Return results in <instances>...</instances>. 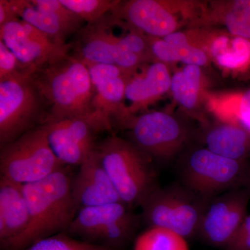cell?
<instances>
[{
  "label": "cell",
  "mask_w": 250,
  "mask_h": 250,
  "mask_svg": "<svg viewBox=\"0 0 250 250\" xmlns=\"http://www.w3.org/2000/svg\"><path fill=\"white\" fill-rule=\"evenodd\" d=\"M70 167L65 166L42 180L22 186L30 222L4 250H24L39 240L66 233L79 211L72 197Z\"/></svg>",
  "instance_id": "6da1fadb"
},
{
  "label": "cell",
  "mask_w": 250,
  "mask_h": 250,
  "mask_svg": "<svg viewBox=\"0 0 250 250\" xmlns=\"http://www.w3.org/2000/svg\"><path fill=\"white\" fill-rule=\"evenodd\" d=\"M32 76L47 105L44 123L70 118L92 121L95 91L84 62L70 52L42 65Z\"/></svg>",
  "instance_id": "7a4b0ae2"
},
{
  "label": "cell",
  "mask_w": 250,
  "mask_h": 250,
  "mask_svg": "<svg viewBox=\"0 0 250 250\" xmlns=\"http://www.w3.org/2000/svg\"><path fill=\"white\" fill-rule=\"evenodd\" d=\"M96 150L121 201L131 208L141 207L158 187L150 158L116 135L98 143Z\"/></svg>",
  "instance_id": "3957f363"
},
{
  "label": "cell",
  "mask_w": 250,
  "mask_h": 250,
  "mask_svg": "<svg viewBox=\"0 0 250 250\" xmlns=\"http://www.w3.org/2000/svg\"><path fill=\"white\" fill-rule=\"evenodd\" d=\"M47 115L32 73L0 80V147L44 124Z\"/></svg>",
  "instance_id": "277c9868"
},
{
  "label": "cell",
  "mask_w": 250,
  "mask_h": 250,
  "mask_svg": "<svg viewBox=\"0 0 250 250\" xmlns=\"http://www.w3.org/2000/svg\"><path fill=\"white\" fill-rule=\"evenodd\" d=\"M207 200L187 187H158L143 202V220L149 228L166 229L186 239L197 236Z\"/></svg>",
  "instance_id": "5b68a950"
},
{
  "label": "cell",
  "mask_w": 250,
  "mask_h": 250,
  "mask_svg": "<svg viewBox=\"0 0 250 250\" xmlns=\"http://www.w3.org/2000/svg\"><path fill=\"white\" fill-rule=\"evenodd\" d=\"M131 209L122 202L81 208L66 233L96 246L123 250L139 226V217Z\"/></svg>",
  "instance_id": "8992f818"
},
{
  "label": "cell",
  "mask_w": 250,
  "mask_h": 250,
  "mask_svg": "<svg viewBox=\"0 0 250 250\" xmlns=\"http://www.w3.org/2000/svg\"><path fill=\"white\" fill-rule=\"evenodd\" d=\"M63 167L42 126L0 147V178L20 185L39 182Z\"/></svg>",
  "instance_id": "52a82bcc"
},
{
  "label": "cell",
  "mask_w": 250,
  "mask_h": 250,
  "mask_svg": "<svg viewBox=\"0 0 250 250\" xmlns=\"http://www.w3.org/2000/svg\"><path fill=\"white\" fill-rule=\"evenodd\" d=\"M181 172L186 187L206 200L238 188L250 174L243 161L218 155L207 148L190 153Z\"/></svg>",
  "instance_id": "ba28073f"
},
{
  "label": "cell",
  "mask_w": 250,
  "mask_h": 250,
  "mask_svg": "<svg viewBox=\"0 0 250 250\" xmlns=\"http://www.w3.org/2000/svg\"><path fill=\"white\" fill-rule=\"evenodd\" d=\"M108 13L96 22L85 24L74 36L70 53L85 63L116 65L132 73L142 59L122 47L123 36L114 34Z\"/></svg>",
  "instance_id": "9c48e42d"
},
{
  "label": "cell",
  "mask_w": 250,
  "mask_h": 250,
  "mask_svg": "<svg viewBox=\"0 0 250 250\" xmlns=\"http://www.w3.org/2000/svg\"><path fill=\"white\" fill-rule=\"evenodd\" d=\"M85 64L95 91L92 121L99 131H109L113 126L128 127L131 117L123 103L126 82L131 73L116 65Z\"/></svg>",
  "instance_id": "30bf717a"
},
{
  "label": "cell",
  "mask_w": 250,
  "mask_h": 250,
  "mask_svg": "<svg viewBox=\"0 0 250 250\" xmlns=\"http://www.w3.org/2000/svg\"><path fill=\"white\" fill-rule=\"evenodd\" d=\"M250 192L235 188L207 200L197 236L211 246L226 247L248 216Z\"/></svg>",
  "instance_id": "8fae6325"
},
{
  "label": "cell",
  "mask_w": 250,
  "mask_h": 250,
  "mask_svg": "<svg viewBox=\"0 0 250 250\" xmlns=\"http://www.w3.org/2000/svg\"><path fill=\"white\" fill-rule=\"evenodd\" d=\"M0 41L11 49L22 68L29 73L68 53L72 48L71 42L59 45L20 18L0 26Z\"/></svg>",
  "instance_id": "7c38bea8"
},
{
  "label": "cell",
  "mask_w": 250,
  "mask_h": 250,
  "mask_svg": "<svg viewBox=\"0 0 250 250\" xmlns=\"http://www.w3.org/2000/svg\"><path fill=\"white\" fill-rule=\"evenodd\" d=\"M128 128L132 143L150 159H169L187 140V131L173 117L154 111L135 118Z\"/></svg>",
  "instance_id": "4fadbf2b"
},
{
  "label": "cell",
  "mask_w": 250,
  "mask_h": 250,
  "mask_svg": "<svg viewBox=\"0 0 250 250\" xmlns=\"http://www.w3.org/2000/svg\"><path fill=\"white\" fill-rule=\"evenodd\" d=\"M41 126L51 149L63 166H80L98 146L95 136L100 131L89 118H65Z\"/></svg>",
  "instance_id": "5bb4252c"
},
{
  "label": "cell",
  "mask_w": 250,
  "mask_h": 250,
  "mask_svg": "<svg viewBox=\"0 0 250 250\" xmlns=\"http://www.w3.org/2000/svg\"><path fill=\"white\" fill-rule=\"evenodd\" d=\"M16 17L29 23L59 45H67L85 23L60 0H9Z\"/></svg>",
  "instance_id": "9a60e30c"
},
{
  "label": "cell",
  "mask_w": 250,
  "mask_h": 250,
  "mask_svg": "<svg viewBox=\"0 0 250 250\" xmlns=\"http://www.w3.org/2000/svg\"><path fill=\"white\" fill-rule=\"evenodd\" d=\"M72 193L79 210L122 202L96 149L72 178Z\"/></svg>",
  "instance_id": "2e32d148"
},
{
  "label": "cell",
  "mask_w": 250,
  "mask_h": 250,
  "mask_svg": "<svg viewBox=\"0 0 250 250\" xmlns=\"http://www.w3.org/2000/svg\"><path fill=\"white\" fill-rule=\"evenodd\" d=\"M136 31L152 37H165L174 32L177 22L164 3L155 0H133L122 3L111 11Z\"/></svg>",
  "instance_id": "e0dca14e"
},
{
  "label": "cell",
  "mask_w": 250,
  "mask_h": 250,
  "mask_svg": "<svg viewBox=\"0 0 250 250\" xmlns=\"http://www.w3.org/2000/svg\"><path fill=\"white\" fill-rule=\"evenodd\" d=\"M30 222L22 186L0 178V250L27 229Z\"/></svg>",
  "instance_id": "ac0fdd59"
},
{
  "label": "cell",
  "mask_w": 250,
  "mask_h": 250,
  "mask_svg": "<svg viewBox=\"0 0 250 250\" xmlns=\"http://www.w3.org/2000/svg\"><path fill=\"white\" fill-rule=\"evenodd\" d=\"M172 78L164 62H156L145 70L142 75L128 79L125 88V98L132 103L129 109L131 113L148 104L171 87ZM133 120V118H131Z\"/></svg>",
  "instance_id": "d6986e66"
},
{
  "label": "cell",
  "mask_w": 250,
  "mask_h": 250,
  "mask_svg": "<svg viewBox=\"0 0 250 250\" xmlns=\"http://www.w3.org/2000/svg\"><path fill=\"white\" fill-rule=\"evenodd\" d=\"M205 143L212 152L235 161L244 162L250 152L249 135L235 125H218L208 130Z\"/></svg>",
  "instance_id": "ffe728a7"
},
{
  "label": "cell",
  "mask_w": 250,
  "mask_h": 250,
  "mask_svg": "<svg viewBox=\"0 0 250 250\" xmlns=\"http://www.w3.org/2000/svg\"><path fill=\"white\" fill-rule=\"evenodd\" d=\"M210 50L221 66L240 68L250 61V41L241 37L229 40L227 36H220L212 43Z\"/></svg>",
  "instance_id": "44dd1931"
},
{
  "label": "cell",
  "mask_w": 250,
  "mask_h": 250,
  "mask_svg": "<svg viewBox=\"0 0 250 250\" xmlns=\"http://www.w3.org/2000/svg\"><path fill=\"white\" fill-rule=\"evenodd\" d=\"M200 77L201 70L195 65H186L172 77L170 88L174 98L184 107L192 108L196 104Z\"/></svg>",
  "instance_id": "7402d4cb"
},
{
  "label": "cell",
  "mask_w": 250,
  "mask_h": 250,
  "mask_svg": "<svg viewBox=\"0 0 250 250\" xmlns=\"http://www.w3.org/2000/svg\"><path fill=\"white\" fill-rule=\"evenodd\" d=\"M134 250H189L187 239L164 228H149L135 241Z\"/></svg>",
  "instance_id": "603a6c76"
},
{
  "label": "cell",
  "mask_w": 250,
  "mask_h": 250,
  "mask_svg": "<svg viewBox=\"0 0 250 250\" xmlns=\"http://www.w3.org/2000/svg\"><path fill=\"white\" fill-rule=\"evenodd\" d=\"M67 9L77 15L85 23L90 24L111 12L121 1L112 0H60Z\"/></svg>",
  "instance_id": "cb8c5ba5"
},
{
  "label": "cell",
  "mask_w": 250,
  "mask_h": 250,
  "mask_svg": "<svg viewBox=\"0 0 250 250\" xmlns=\"http://www.w3.org/2000/svg\"><path fill=\"white\" fill-rule=\"evenodd\" d=\"M24 250H113L96 246L61 233L33 243Z\"/></svg>",
  "instance_id": "d4e9b609"
},
{
  "label": "cell",
  "mask_w": 250,
  "mask_h": 250,
  "mask_svg": "<svg viewBox=\"0 0 250 250\" xmlns=\"http://www.w3.org/2000/svg\"><path fill=\"white\" fill-rule=\"evenodd\" d=\"M225 23L231 35L250 41V0H239L231 5Z\"/></svg>",
  "instance_id": "484cf974"
},
{
  "label": "cell",
  "mask_w": 250,
  "mask_h": 250,
  "mask_svg": "<svg viewBox=\"0 0 250 250\" xmlns=\"http://www.w3.org/2000/svg\"><path fill=\"white\" fill-rule=\"evenodd\" d=\"M163 39L174 47L178 54L180 62L184 63L197 66H201L207 63V57L204 51L190 45L187 36L183 33L174 31Z\"/></svg>",
  "instance_id": "4316f807"
},
{
  "label": "cell",
  "mask_w": 250,
  "mask_h": 250,
  "mask_svg": "<svg viewBox=\"0 0 250 250\" xmlns=\"http://www.w3.org/2000/svg\"><path fill=\"white\" fill-rule=\"evenodd\" d=\"M24 72H27L22 68L15 54L2 41H0V80Z\"/></svg>",
  "instance_id": "83f0119b"
},
{
  "label": "cell",
  "mask_w": 250,
  "mask_h": 250,
  "mask_svg": "<svg viewBox=\"0 0 250 250\" xmlns=\"http://www.w3.org/2000/svg\"><path fill=\"white\" fill-rule=\"evenodd\" d=\"M225 248L226 250H250V215H248Z\"/></svg>",
  "instance_id": "f1b7e54d"
},
{
  "label": "cell",
  "mask_w": 250,
  "mask_h": 250,
  "mask_svg": "<svg viewBox=\"0 0 250 250\" xmlns=\"http://www.w3.org/2000/svg\"><path fill=\"white\" fill-rule=\"evenodd\" d=\"M151 50L158 59L165 62H180L175 49L164 39H156L151 44Z\"/></svg>",
  "instance_id": "f546056e"
},
{
  "label": "cell",
  "mask_w": 250,
  "mask_h": 250,
  "mask_svg": "<svg viewBox=\"0 0 250 250\" xmlns=\"http://www.w3.org/2000/svg\"><path fill=\"white\" fill-rule=\"evenodd\" d=\"M18 19L11 9L9 0H0V26Z\"/></svg>",
  "instance_id": "4dcf8cb0"
},
{
  "label": "cell",
  "mask_w": 250,
  "mask_h": 250,
  "mask_svg": "<svg viewBox=\"0 0 250 250\" xmlns=\"http://www.w3.org/2000/svg\"><path fill=\"white\" fill-rule=\"evenodd\" d=\"M241 121L245 129L250 132V110L241 111Z\"/></svg>",
  "instance_id": "1f68e13d"
},
{
  "label": "cell",
  "mask_w": 250,
  "mask_h": 250,
  "mask_svg": "<svg viewBox=\"0 0 250 250\" xmlns=\"http://www.w3.org/2000/svg\"><path fill=\"white\" fill-rule=\"evenodd\" d=\"M250 110V89L247 91L242 99L241 111Z\"/></svg>",
  "instance_id": "d6a6232c"
},
{
  "label": "cell",
  "mask_w": 250,
  "mask_h": 250,
  "mask_svg": "<svg viewBox=\"0 0 250 250\" xmlns=\"http://www.w3.org/2000/svg\"><path fill=\"white\" fill-rule=\"evenodd\" d=\"M248 183H249V187H250L249 192H250V174H249V177H248Z\"/></svg>",
  "instance_id": "836d02e7"
}]
</instances>
